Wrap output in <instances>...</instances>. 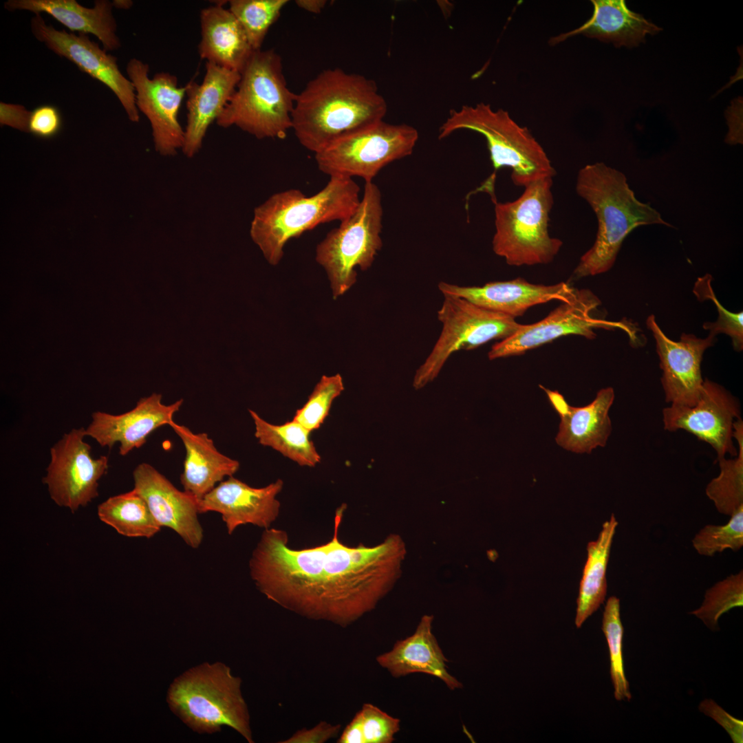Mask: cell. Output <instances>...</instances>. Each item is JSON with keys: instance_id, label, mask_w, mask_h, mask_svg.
Instances as JSON below:
<instances>
[{"instance_id": "16", "label": "cell", "mask_w": 743, "mask_h": 743, "mask_svg": "<svg viewBox=\"0 0 743 743\" xmlns=\"http://www.w3.org/2000/svg\"><path fill=\"white\" fill-rule=\"evenodd\" d=\"M740 416L737 399L722 385L706 378L696 403L664 408L663 422L666 431L685 430L709 444L716 452L717 460L727 454L737 455L733 423Z\"/></svg>"}, {"instance_id": "19", "label": "cell", "mask_w": 743, "mask_h": 743, "mask_svg": "<svg viewBox=\"0 0 743 743\" xmlns=\"http://www.w3.org/2000/svg\"><path fill=\"white\" fill-rule=\"evenodd\" d=\"M283 486L281 479L264 487L254 488L231 476L200 501V514L219 513L228 535L246 524L268 529L279 515L281 503L277 496Z\"/></svg>"}, {"instance_id": "3", "label": "cell", "mask_w": 743, "mask_h": 743, "mask_svg": "<svg viewBox=\"0 0 743 743\" xmlns=\"http://www.w3.org/2000/svg\"><path fill=\"white\" fill-rule=\"evenodd\" d=\"M576 191L596 214L598 231L593 246L574 270L575 279L611 269L623 241L636 228L651 224L674 228L649 203L636 199L622 172L603 162L587 164L579 170Z\"/></svg>"}, {"instance_id": "34", "label": "cell", "mask_w": 743, "mask_h": 743, "mask_svg": "<svg viewBox=\"0 0 743 743\" xmlns=\"http://www.w3.org/2000/svg\"><path fill=\"white\" fill-rule=\"evenodd\" d=\"M288 0H230L228 10L242 25L254 51L261 49L265 37Z\"/></svg>"}, {"instance_id": "22", "label": "cell", "mask_w": 743, "mask_h": 743, "mask_svg": "<svg viewBox=\"0 0 743 743\" xmlns=\"http://www.w3.org/2000/svg\"><path fill=\"white\" fill-rule=\"evenodd\" d=\"M240 78L237 71L206 63L202 83L192 79L187 83V121L181 150L186 157L193 158L200 151L209 127L228 103Z\"/></svg>"}, {"instance_id": "28", "label": "cell", "mask_w": 743, "mask_h": 743, "mask_svg": "<svg viewBox=\"0 0 743 743\" xmlns=\"http://www.w3.org/2000/svg\"><path fill=\"white\" fill-rule=\"evenodd\" d=\"M614 400V389L606 387L599 390L588 405L570 406L568 413L560 416L557 443L578 453H590L598 446H605L612 431L608 413Z\"/></svg>"}, {"instance_id": "17", "label": "cell", "mask_w": 743, "mask_h": 743, "mask_svg": "<svg viewBox=\"0 0 743 743\" xmlns=\"http://www.w3.org/2000/svg\"><path fill=\"white\" fill-rule=\"evenodd\" d=\"M646 325L656 341L666 402L693 406L704 381L701 373L703 354L713 345L715 337L709 334L701 338L684 333L679 341L671 340L661 330L654 314L647 317Z\"/></svg>"}, {"instance_id": "4", "label": "cell", "mask_w": 743, "mask_h": 743, "mask_svg": "<svg viewBox=\"0 0 743 743\" xmlns=\"http://www.w3.org/2000/svg\"><path fill=\"white\" fill-rule=\"evenodd\" d=\"M359 193L358 185L346 177H330L325 186L311 196L299 189L276 193L255 208L250 237L268 262L277 265L290 239L320 224L350 217L360 203Z\"/></svg>"}, {"instance_id": "31", "label": "cell", "mask_w": 743, "mask_h": 743, "mask_svg": "<svg viewBox=\"0 0 743 743\" xmlns=\"http://www.w3.org/2000/svg\"><path fill=\"white\" fill-rule=\"evenodd\" d=\"M97 513L103 522L125 537L151 538L161 529L146 501L134 489L109 497L98 505Z\"/></svg>"}, {"instance_id": "39", "label": "cell", "mask_w": 743, "mask_h": 743, "mask_svg": "<svg viewBox=\"0 0 743 743\" xmlns=\"http://www.w3.org/2000/svg\"><path fill=\"white\" fill-rule=\"evenodd\" d=\"M711 281L712 277L709 274L699 277L693 290L699 301L711 300L718 312L717 321L704 323L703 328L709 330V334L715 337L720 333L729 336L734 349L741 352L743 349V312H731L725 309L713 292Z\"/></svg>"}, {"instance_id": "20", "label": "cell", "mask_w": 743, "mask_h": 743, "mask_svg": "<svg viewBox=\"0 0 743 743\" xmlns=\"http://www.w3.org/2000/svg\"><path fill=\"white\" fill-rule=\"evenodd\" d=\"M183 404L180 399L170 405L162 402V395L153 393L140 398L131 410L119 415L103 411L91 414L85 428L89 436L102 447L111 449L120 443L119 453L124 456L141 447L149 435L158 428L169 425Z\"/></svg>"}, {"instance_id": "5", "label": "cell", "mask_w": 743, "mask_h": 743, "mask_svg": "<svg viewBox=\"0 0 743 743\" xmlns=\"http://www.w3.org/2000/svg\"><path fill=\"white\" fill-rule=\"evenodd\" d=\"M241 682L224 663H204L175 678L166 701L171 711L197 733L212 734L226 726L253 743Z\"/></svg>"}, {"instance_id": "12", "label": "cell", "mask_w": 743, "mask_h": 743, "mask_svg": "<svg viewBox=\"0 0 743 743\" xmlns=\"http://www.w3.org/2000/svg\"><path fill=\"white\" fill-rule=\"evenodd\" d=\"M601 300L590 290L577 289L571 300L562 302L542 320L523 326L510 336L497 342L488 352L493 360L524 354L527 351L550 343L560 337L577 335L588 339L596 336V329H620L631 340V343H642L638 338L639 329L626 319L608 321L596 315Z\"/></svg>"}, {"instance_id": "24", "label": "cell", "mask_w": 743, "mask_h": 743, "mask_svg": "<svg viewBox=\"0 0 743 743\" xmlns=\"http://www.w3.org/2000/svg\"><path fill=\"white\" fill-rule=\"evenodd\" d=\"M4 8L9 11L47 14L71 32L95 36L107 52L121 46L114 7L108 0H96L93 8L84 7L76 0H8Z\"/></svg>"}, {"instance_id": "30", "label": "cell", "mask_w": 743, "mask_h": 743, "mask_svg": "<svg viewBox=\"0 0 743 743\" xmlns=\"http://www.w3.org/2000/svg\"><path fill=\"white\" fill-rule=\"evenodd\" d=\"M255 424V435L259 442L281 453L302 466L314 467L321 462L310 431L298 422L292 420L282 424L268 422L255 411L249 409Z\"/></svg>"}, {"instance_id": "8", "label": "cell", "mask_w": 743, "mask_h": 743, "mask_svg": "<svg viewBox=\"0 0 743 743\" xmlns=\"http://www.w3.org/2000/svg\"><path fill=\"white\" fill-rule=\"evenodd\" d=\"M552 177L527 186L515 200L495 203L494 252L513 266L550 263L563 242L548 232L553 206Z\"/></svg>"}, {"instance_id": "18", "label": "cell", "mask_w": 743, "mask_h": 743, "mask_svg": "<svg viewBox=\"0 0 743 743\" xmlns=\"http://www.w3.org/2000/svg\"><path fill=\"white\" fill-rule=\"evenodd\" d=\"M133 477V489L146 501L160 526L171 528L189 546L197 548L204 537L198 519L200 501L189 493L178 490L148 463L138 464Z\"/></svg>"}, {"instance_id": "29", "label": "cell", "mask_w": 743, "mask_h": 743, "mask_svg": "<svg viewBox=\"0 0 743 743\" xmlns=\"http://www.w3.org/2000/svg\"><path fill=\"white\" fill-rule=\"evenodd\" d=\"M618 526L614 514L605 521L596 540L587 546L588 557L579 584L575 625L581 627L605 600L606 570L613 537Z\"/></svg>"}, {"instance_id": "26", "label": "cell", "mask_w": 743, "mask_h": 743, "mask_svg": "<svg viewBox=\"0 0 743 743\" xmlns=\"http://www.w3.org/2000/svg\"><path fill=\"white\" fill-rule=\"evenodd\" d=\"M224 3L201 10L198 52L206 63L241 73L254 50L242 25Z\"/></svg>"}, {"instance_id": "9", "label": "cell", "mask_w": 743, "mask_h": 743, "mask_svg": "<svg viewBox=\"0 0 743 743\" xmlns=\"http://www.w3.org/2000/svg\"><path fill=\"white\" fill-rule=\"evenodd\" d=\"M383 214L379 188L365 182L354 213L317 246L316 259L327 272L334 299L356 282V267L365 270L373 263L382 247Z\"/></svg>"}, {"instance_id": "44", "label": "cell", "mask_w": 743, "mask_h": 743, "mask_svg": "<svg viewBox=\"0 0 743 743\" xmlns=\"http://www.w3.org/2000/svg\"><path fill=\"white\" fill-rule=\"evenodd\" d=\"M540 387L546 391L552 406L560 416L568 413L570 406L566 402L564 397L558 391H551L543 386H540Z\"/></svg>"}, {"instance_id": "46", "label": "cell", "mask_w": 743, "mask_h": 743, "mask_svg": "<svg viewBox=\"0 0 743 743\" xmlns=\"http://www.w3.org/2000/svg\"><path fill=\"white\" fill-rule=\"evenodd\" d=\"M111 3L114 8L122 10L130 9L133 5V1L130 0H114Z\"/></svg>"}, {"instance_id": "13", "label": "cell", "mask_w": 743, "mask_h": 743, "mask_svg": "<svg viewBox=\"0 0 743 743\" xmlns=\"http://www.w3.org/2000/svg\"><path fill=\"white\" fill-rule=\"evenodd\" d=\"M85 429H72L50 448V461L43 482L51 499L72 513L98 496V482L107 473L109 458L91 455L84 440Z\"/></svg>"}, {"instance_id": "40", "label": "cell", "mask_w": 743, "mask_h": 743, "mask_svg": "<svg viewBox=\"0 0 743 743\" xmlns=\"http://www.w3.org/2000/svg\"><path fill=\"white\" fill-rule=\"evenodd\" d=\"M63 126V120L57 107L43 105L30 112L28 133L41 139H51L57 136Z\"/></svg>"}, {"instance_id": "2", "label": "cell", "mask_w": 743, "mask_h": 743, "mask_svg": "<svg viewBox=\"0 0 743 743\" xmlns=\"http://www.w3.org/2000/svg\"><path fill=\"white\" fill-rule=\"evenodd\" d=\"M387 111V102L374 80L341 68H329L296 94L292 129L300 144L315 154L383 120Z\"/></svg>"}, {"instance_id": "38", "label": "cell", "mask_w": 743, "mask_h": 743, "mask_svg": "<svg viewBox=\"0 0 743 743\" xmlns=\"http://www.w3.org/2000/svg\"><path fill=\"white\" fill-rule=\"evenodd\" d=\"M343 390L340 374L323 376L305 405L297 410L293 420L310 432L319 429L328 416L334 400Z\"/></svg>"}, {"instance_id": "27", "label": "cell", "mask_w": 743, "mask_h": 743, "mask_svg": "<svg viewBox=\"0 0 743 743\" xmlns=\"http://www.w3.org/2000/svg\"><path fill=\"white\" fill-rule=\"evenodd\" d=\"M169 426L181 439L186 456L180 482L184 491L200 501L225 477L233 476L239 462L221 453L207 433H195L174 420Z\"/></svg>"}, {"instance_id": "10", "label": "cell", "mask_w": 743, "mask_h": 743, "mask_svg": "<svg viewBox=\"0 0 743 743\" xmlns=\"http://www.w3.org/2000/svg\"><path fill=\"white\" fill-rule=\"evenodd\" d=\"M418 131L383 120L351 133L315 153L319 169L330 177H360L371 182L389 164L410 155Z\"/></svg>"}, {"instance_id": "14", "label": "cell", "mask_w": 743, "mask_h": 743, "mask_svg": "<svg viewBox=\"0 0 743 743\" xmlns=\"http://www.w3.org/2000/svg\"><path fill=\"white\" fill-rule=\"evenodd\" d=\"M30 30L33 36L54 54L107 86L121 103L129 120L139 121L133 85L120 70L116 56L90 40L88 34H76L47 24L41 14H35L31 19Z\"/></svg>"}, {"instance_id": "11", "label": "cell", "mask_w": 743, "mask_h": 743, "mask_svg": "<svg viewBox=\"0 0 743 743\" xmlns=\"http://www.w3.org/2000/svg\"><path fill=\"white\" fill-rule=\"evenodd\" d=\"M438 319L442 324V331L430 354L416 372L413 386L416 389L433 381L454 352L505 339L524 325L513 316L452 295H444Z\"/></svg>"}, {"instance_id": "6", "label": "cell", "mask_w": 743, "mask_h": 743, "mask_svg": "<svg viewBox=\"0 0 743 743\" xmlns=\"http://www.w3.org/2000/svg\"><path fill=\"white\" fill-rule=\"evenodd\" d=\"M218 126H235L258 139L284 138L292 129L296 94L288 88L281 56L272 49L253 51Z\"/></svg>"}, {"instance_id": "35", "label": "cell", "mask_w": 743, "mask_h": 743, "mask_svg": "<svg viewBox=\"0 0 743 743\" xmlns=\"http://www.w3.org/2000/svg\"><path fill=\"white\" fill-rule=\"evenodd\" d=\"M602 630L607 640L610 659V676L616 700L632 699L629 682L625 677L623 658L622 641L623 627L620 615V600L610 596L605 605Z\"/></svg>"}, {"instance_id": "21", "label": "cell", "mask_w": 743, "mask_h": 743, "mask_svg": "<svg viewBox=\"0 0 743 743\" xmlns=\"http://www.w3.org/2000/svg\"><path fill=\"white\" fill-rule=\"evenodd\" d=\"M443 295L466 299L484 308L514 318L522 316L531 307L552 300L566 302L574 298L577 288L567 282L554 285L535 284L523 278L493 281L482 286H460L441 281Z\"/></svg>"}, {"instance_id": "43", "label": "cell", "mask_w": 743, "mask_h": 743, "mask_svg": "<svg viewBox=\"0 0 743 743\" xmlns=\"http://www.w3.org/2000/svg\"><path fill=\"white\" fill-rule=\"evenodd\" d=\"M30 112L21 105L0 103V123L21 131L28 132Z\"/></svg>"}, {"instance_id": "42", "label": "cell", "mask_w": 743, "mask_h": 743, "mask_svg": "<svg viewBox=\"0 0 743 743\" xmlns=\"http://www.w3.org/2000/svg\"><path fill=\"white\" fill-rule=\"evenodd\" d=\"M340 724H332L326 721H321L310 729L303 728L297 730L288 739L281 743H325L336 737L341 732Z\"/></svg>"}, {"instance_id": "15", "label": "cell", "mask_w": 743, "mask_h": 743, "mask_svg": "<svg viewBox=\"0 0 743 743\" xmlns=\"http://www.w3.org/2000/svg\"><path fill=\"white\" fill-rule=\"evenodd\" d=\"M127 73L136 94V104L149 120L154 147L163 156H173L182 150L184 129L178 120L182 100L188 85L179 87L177 78L169 72L149 76L147 63L133 58L127 65Z\"/></svg>"}, {"instance_id": "32", "label": "cell", "mask_w": 743, "mask_h": 743, "mask_svg": "<svg viewBox=\"0 0 743 743\" xmlns=\"http://www.w3.org/2000/svg\"><path fill=\"white\" fill-rule=\"evenodd\" d=\"M733 438L737 444V453L733 458L716 461L720 472L707 485L705 493L717 510L731 516L743 506V422L741 418L733 423Z\"/></svg>"}, {"instance_id": "23", "label": "cell", "mask_w": 743, "mask_h": 743, "mask_svg": "<svg viewBox=\"0 0 743 743\" xmlns=\"http://www.w3.org/2000/svg\"><path fill=\"white\" fill-rule=\"evenodd\" d=\"M432 615L423 616L414 633L397 640L392 649L376 657L378 664L399 678L423 673L441 680L451 690L462 687V683L448 671L449 660L432 632Z\"/></svg>"}, {"instance_id": "37", "label": "cell", "mask_w": 743, "mask_h": 743, "mask_svg": "<svg viewBox=\"0 0 743 743\" xmlns=\"http://www.w3.org/2000/svg\"><path fill=\"white\" fill-rule=\"evenodd\" d=\"M691 542L698 554L707 557H713L726 549L740 550L743 546V506L731 516L727 524L704 526Z\"/></svg>"}, {"instance_id": "7", "label": "cell", "mask_w": 743, "mask_h": 743, "mask_svg": "<svg viewBox=\"0 0 743 743\" xmlns=\"http://www.w3.org/2000/svg\"><path fill=\"white\" fill-rule=\"evenodd\" d=\"M461 129L485 138L495 172L508 167L516 186H526L556 175L546 151L529 129L502 109L494 110L489 104L480 103L451 109L439 129L438 137L442 139Z\"/></svg>"}, {"instance_id": "45", "label": "cell", "mask_w": 743, "mask_h": 743, "mask_svg": "<svg viewBox=\"0 0 743 743\" xmlns=\"http://www.w3.org/2000/svg\"><path fill=\"white\" fill-rule=\"evenodd\" d=\"M296 5L307 12L319 14L327 4L325 0H297Z\"/></svg>"}, {"instance_id": "25", "label": "cell", "mask_w": 743, "mask_h": 743, "mask_svg": "<svg viewBox=\"0 0 743 743\" xmlns=\"http://www.w3.org/2000/svg\"><path fill=\"white\" fill-rule=\"evenodd\" d=\"M592 17L579 28L552 37L549 43L557 45L582 34L599 41L612 43L616 47H632L645 41L647 34H656L661 28L629 10L624 0H592Z\"/></svg>"}, {"instance_id": "36", "label": "cell", "mask_w": 743, "mask_h": 743, "mask_svg": "<svg viewBox=\"0 0 743 743\" xmlns=\"http://www.w3.org/2000/svg\"><path fill=\"white\" fill-rule=\"evenodd\" d=\"M743 605V572L732 574L708 589L700 607L690 612L713 631L725 612Z\"/></svg>"}, {"instance_id": "33", "label": "cell", "mask_w": 743, "mask_h": 743, "mask_svg": "<svg viewBox=\"0 0 743 743\" xmlns=\"http://www.w3.org/2000/svg\"><path fill=\"white\" fill-rule=\"evenodd\" d=\"M400 720L378 707L365 703L343 730L337 743H391Z\"/></svg>"}, {"instance_id": "41", "label": "cell", "mask_w": 743, "mask_h": 743, "mask_svg": "<svg viewBox=\"0 0 743 743\" xmlns=\"http://www.w3.org/2000/svg\"><path fill=\"white\" fill-rule=\"evenodd\" d=\"M698 709L700 711L711 717L721 725L729 733L734 743L743 742L742 720L731 715L711 699L702 700Z\"/></svg>"}, {"instance_id": "1", "label": "cell", "mask_w": 743, "mask_h": 743, "mask_svg": "<svg viewBox=\"0 0 743 743\" xmlns=\"http://www.w3.org/2000/svg\"><path fill=\"white\" fill-rule=\"evenodd\" d=\"M345 509L336 510L331 540L315 547L292 548L286 531L265 529L249 561L258 590L286 610L342 627L373 610L400 577L406 546L398 535L374 546L344 544L338 530Z\"/></svg>"}]
</instances>
